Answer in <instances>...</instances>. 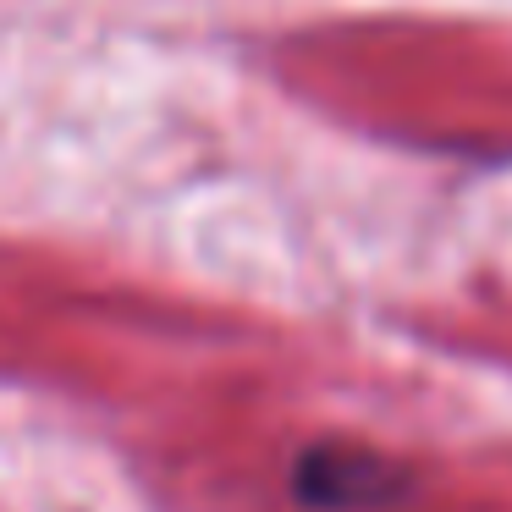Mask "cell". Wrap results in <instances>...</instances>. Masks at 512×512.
<instances>
[{"instance_id": "6da1fadb", "label": "cell", "mask_w": 512, "mask_h": 512, "mask_svg": "<svg viewBox=\"0 0 512 512\" xmlns=\"http://www.w3.org/2000/svg\"><path fill=\"white\" fill-rule=\"evenodd\" d=\"M446 397L265 391L226 463V512H512V430Z\"/></svg>"}, {"instance_id": "7a4b0ae2", "label": "cell", "mask_w": 512, "mask_h": 512, "mask_svg": "<svg viewBox=\"0 0 512 512\" xmlns=\"http://www.w3.org/2000/svg\"><path fill=\"white\" fill-rule=\"evenodd\" d=\"M413 353L457 369H490L512 380V287L485 281V287L441 292V298H413L397 314Z\"/></svg>"}]
</instances>
